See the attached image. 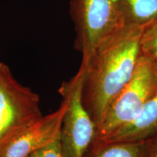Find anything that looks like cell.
Masks as SVG:
<instances>
[{
	"label": "cell",
	"instance_id": "6da1fadb",
	"mask_svg": "<svg viewBox=\"0 0 157 157\" xmlns=\"http://www.w3.org/2000/svg\"><path fill=\"white\" fill-rule=\"evenodd\" d=\"M143 29L123 25L98 45L87 63L80 66L78 71L84 74L82 101L96 128L110 103L134 74Z\"/></svg>",
	"mask_w": 157,
	"mask_h": 157
},
{
	"label": "cell",
	"instance_id": "7a4b0ae2",
	"mask_svg": "<svg viewBox=\"0 0 157 157\" xmlns=\"http://www.w3.org/2000/svg\"><path fill=\"white\" fill-rule=\"evenodd\" d=\"M70 15L76 31L74 47L82 56L81 66L104 39L124 25L119 0H71Z\"/></svg>",
	"mask_w": 157,
	"mask_h": 157
},
{
	"label": "cell",
	"instance_id": "3957f363",
	"mask_svg": "<svg viewBox=\"0 0 157 157\" xmlns=\"http://www.w3.org/2000/svg\"><path fill=\"white\" fill-rule=\"evenodd\" d=\"M156 90L157 70L148 58L140 55L132 78L105 110L96 128L94 140L106 136L135 120Z\"/></svg>",
	"mask_w": 157,
	"mask_h": 157
},
{
	"label": "cell",
	"instance_id": "277c9868",
	"mask_svg": "<svg viewBox=\"0 0 157 157\" xmlns=\"http://www.w3.org/2000/svg\"><path fill=\"white\" fill-rule=\"evenodd\" d=\"M42 116L39 95L0 62V146Z\"/></svg>",
	"mask_w": 157,
	"mask_h": 157
},
{
	"label": "cell",
	"instance_id": "5b68a950",
	"mask_svg": "<svg viewBox=\"0 0 157 157\" xmlns=\"http://www.w3.org/2000/svg\"><path fill=\"white\" fill-rule=\"evenodd\" d=\"M83 77L78 71L59 89L66 105L60 134L63 157H84L95 135L96 126L82 101Z\"/></svg>",
	"mask_w": 157,
	"mask_h": 157
},
{
	"label": "cell",
	"instance_id": "8992f818",
	"mask_svg": "<svg viewBox=\"0 0 157 157\" xmlns=\"http://www.w3.org/2000/svg\"><path fill=\"white\" fill-rule=\"evenodd\" d=\"M66 105L40 119L0 146V157H29L60 137Z\"/></svg>",
	"mask_w": 157,
	"mask_h": 157
},
{
	"label": "cell",
	"instance_id": "52a82bcc",
	"mask_svg": "<svg viewBox=\"0 0 157 157\" xmlns=\"http://www.w3.org/2000/svg\"><path fill=\"white\" fill-rule=\"evenodd\" d=\"M157 135V90L145 104L132 122L113 131L95 143L135 142L146 140ZM92 142V143H93Z\"/></svg>",
	"mask_w": 157,
	"mask_h": 157
},
{
	"label": "cell",
	"instance_id": "ba28073f",
	"mask_svg": "<svg viewBox=\"0 0 157 157\" xmlns=\"http://www.w3.org/2000/svg\"><path fill=\"white\" fill-rule=\"evenodd\" d=\"M150 139L135 142L91 143L84 157H146Z\"/></svg>",
	"mask_w": 157,
	"mask_h": 157
},
{
	"label": "cell",
	"instance_id": "9c48e42d",
	"mask_svg": "<svg viewBox=\"0 0 157 157\" xmlns=\"http://www.w3.org/2000/svg\"><path fill=\"white\" fill-rule=\"evenodd\" d=\"M124 25L146 26L157 20V0H119Z\"/></svg>",
	"mask_w": 157,
	"mask_h": 157
},
{
	"label": "cell",
	"instance_id": "30bf717a",
	"mask_svg": "<svg viewBox=\"0 0 157 157\" xmlns=\"http://www.w3.org/2000/svg\"><path fill=\"white\" fill-rule=\"evenodd\" d=\"M140 55L157 70V20L144 27L140 39Z\"/></svg>",
	"mask_w": 157,
	"mask_h": 157
},
{
	"label": "cell",
	"instance_id": "8fae6325",
	"mask_svg": "<svg viewBox=\"0 0 157 157\" xmlns=\"http://www.w3.org/2000/svg\"><path fill=\"white\" fill-rule=\"evenodd\" d=\"M29 157H63L60 137L48 146L32 153Z\"/></svg>",
	"mask_w": 157,
	"mask_h": 157
},
{
	"label": "cell",
	"instance_id": "7c38bea8",
	"mask_svg": "<svg viewBox=\"0 0 157 157\" xmlns=\"http://www.w3.org/2000/svg\"><path fill=\"white\" fill-rule=\"evenodd\" d=\"M146 157H157V135L150 138Z\"/></svg>",
	"mask_w": 157,
	"mask_h": 157
}]
</instances>
